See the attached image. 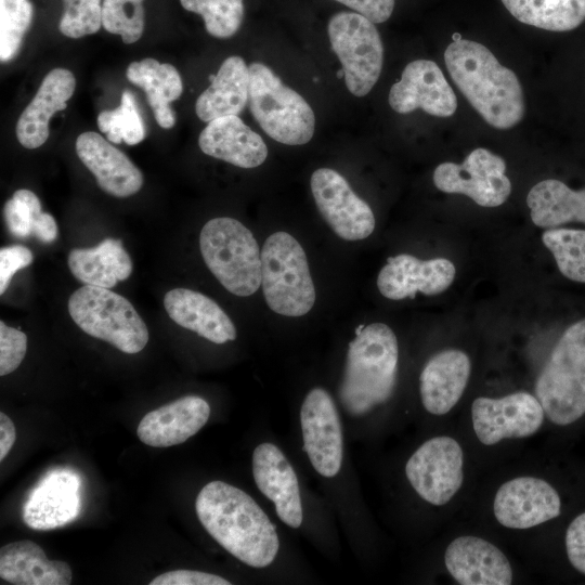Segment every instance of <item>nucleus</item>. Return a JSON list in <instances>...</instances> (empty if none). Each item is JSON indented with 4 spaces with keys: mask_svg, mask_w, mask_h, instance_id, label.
<instances>
[{
    "mask_svg": "<svg viewBox=\"0 0 585 585\" xmlns=\"http://www.w3.org/2000/svg\"><path fill=\"white\" fill-rule=\"evenodd\" d=\"M0 577L14 585H68L73 572L67 562L48 559L38 544L23 540L0 548Z\"/></svg>",
    "mask_w": 585,
    "mask_h": 585,
    "instance_id": "nucleus-27",
    "label": "nucleus"
},
{
    "mask_svg": "<svg viewBox=\"0 0 585 585\" xmlns=\"http://www.w3.org/2000/svg\"><path fill=\"white\" fill-rule=\"evenodd\" d=\"M67 264L81 283L104 288L127 280L133 268L121 240L114 238H106L93 248L73 249Z\"/></svg>",
    "mask_w": 585,
    "mask_h": 585,
    "instance_id": "nucleus-29",
    "label": "nucleus"
},
{
    "mask_svg": "<svg viewBox=\"0 0 585 585\" xmlns=\"http://www.w3.org/2000/svg\"><path fill=\"white\" fill-rule=\"evenodd\" d=\"M252 474L259 491L275 505L278 518L297 529L302 506L297 474L283 452L273 443L259 444L252 454Z\"/></svg>",
    "mask_w": 585,
    "mask_h": 585,
    "instance_id": "nucleus-18",
    "label": "nucleus"
},
{
    "mask_svg": "<svg viewBox=\"0 0 585 585\" xmlns=\"http://www.w3.org/2000/svg\"><path fill=\"white\" fill-rule=\"evenodd\" d=\"M30 249L23 245H12L0 249V294H4L11 278L21 269L31 264Z\"/></svg>",
    "mask_w": 585,
    "mask_h": 585,
    "instance_id": "nucleus-41",
    "label": "nucleus"
},
{
    "mask_svg": "<svg viewBox=\"0 0 585 585\" xmlns=\"http://www.w3.org/2000/svg\"><path fill=\"white\" fill-rule=\"evenodd\" d=\"M261 261V287L268 307L288 317L309 313L316 292L300 243L287 232H275L263 244Z\"/></svg>",
    "mask_w": 585,
    "mask_h": 585,
    "instance_id": "nucleus-6",
    "label": "nucleus"
},
{
    "mask_svg": "<svg viewBox=\"0 0 585 585\" xmlns=\"http://www.w3.org/2000/svg\"><path fill=\"white\" fill-rule=\"evenodd\" d=\"M542 242L564 277L585 284V230L547 229Z\"/></svg>",
    "mask_w": 585,
    "mask_h": 585,
    "instance_id": "nucleus-33",
    "label": "nucleus"
},
{
    "mask_svg": "<svg viewBox=\"0 0 585 585\" xmlns=\"http://www.w3.org/2000/svg\"><path fill=\"white\" fill-rule=\"evenodd\" d=\"M464 453L459 443L446 435L424 442L405 465L412 487L427 503H448L464 481Z\"/></svg>",
    "mask_w": 585,
    "mask_h": 585,
    "instance_id": "nucleus-11",
    "label": "nucleus"
},
{
    "mask_svg": "<svg viewBox=\"0 0 585 585\" xmlns=\"http://www.w3.org/2000/svg\"><path fill=\"white\" fill-rule=\"evenodd\" d=\"M526 204L531 220L538 227L585 224V188L574 191L559 180H543L530 190Z\"/></svg>",
    "mask_w": 585,
    "mask_h": 585,
    "instance_id": "nucleus-31",
    "label": "nucleus"
},
{
    "mask_svg": "<svg viewBox=\"0 0 585 585\" xmlns=\"http://www.w3.org/2000/svg\"><path fill=\"white\" fill-rule=\"evenodd\" d=\"M310 186L321 216L337 236L344 240H360L374 232L376 220L373 210L338 171L316 169L311 176Z\"/></svg>",
    "mask_w": 585,
    "mask_h": 585,
    "instance_id": "nucleus-13",
    "label": "nucleus"
},
{
    "mask_svg": "<svg viewBox=\"0 0 585 585\" xmlns=\"http://www.w3.org/2000/svg\"><path fill=\"white\" fill-rule=\"evenodd\" d=\"M211 84L196 100L197 117L206 122L229 115H238L249 96V67L240 56L223 61Z\"/></svg>",
    "mask_w": 585,
    "mask_h": 585,
    "instance_id": "nucleus-28",
    "label": "nucleus"
},
{
    "mask_svg": "<svg viewBox=\"0 0 585 585\" xmlns=\"http://www.w3.org/2000/svg\"><path fill=\"white\" fill-rule=\"evenodd\" d=\"M327 32L348 90L355 96L366 95L377 82L384 62L376 26L359 13L343 11L332 16Z\"/></svg>",
    "mask_w": 585,
    "mask_h": 585,
    "instance_id": "nucleus-9",
    "label": "nucleus"
},
{
    "mask_svg": "<svg viewBox=\"0 0 585 585\" xmlns=\"http://www.w3.org/2000/svg\"><path fill=\"white\" fill-rule=\"evenodd\" d=\"M70 317L86 334L123 353L134 354L147 344L150 334L131 302L109 288L83 285L67 303Z\"/></svg>",
    "mask_w": 585,
    "mask_h": 585,
    "instance_id": "nucleus-8",
    "label": "nucleus"
},
{
    "mask_svg": "<svg viewBox=\"0 0 585 585\" xmlns=\"http://www.w3.org/2000/svg\"><path fill=\"white\" fill-rule=\"evenodd\" d=\"M231 582L212 573L174 570L154 577L150 585H230Z\"/></svg>",
    "mask_w": 585,
    "mask_h": 585,
    "instance_id": "nucleus-42",
    "label": "nucleus"
},
{
    "mask_svg": "<svg viewBox=\"0 0 585 585\" xmlns=\"http://www.w3.org/2000/svg\"><path fill=\"white\" fill-rule=\"evenodd\" d=\"M41 212L39 198L26 188L15 191L3 208L6 227L16 237L32 234L34 221Z\"/></svg>",
    "mask_w": 585,
    "mask_h": 585,
    "instance_id": "nucleus-39",
    "label": "nucleus"
},
{
    "mask_svg": "<svg viewBox=\"0 0 585 585\" xmlns=\"http://www.w3.org/2000/svg\"><path fill=\"white\" fill-rule=\"evenodd\" d=\"M373 23H384L392 14L395 0H336Z\"/></svg>",
    "mask_w": 585,
    "mask_h": 585,
    "instance_id": "nucleus-44",
    "label": "nucleus"
},
{
    "mask_svg": "<svg viewBox=\"0 0 585 585\" xmlns=\"http://www.w3.org/2000/svg\"><path fill=\"white\" fill-rule=\"evenodd\" d=\"M444 62L452 80L490 126L506 130L521 121L525 104L520 81L486 47L456 39L447 46Z\"/></svg>",
    "mask_w": 585,
    "mask_h": 585,
    "instance_id": "nucleus-2",
    "label": "nucleus"
},
{
    "mask_svg": "<svg viewBox=\"0 0 585 585\" xmlns=\"http://www.w3.org/2000/svg\"><path fill=\"white\" fill-rule=\"evenodd\" d=\"M75 147L81 162L107 194L125 198L141 190L144 182L141 170L101 134L83 132L77 138Z\"/></svg>",
    "mask_w": 585,
    "mask_h": 585,
    "instance_id": "nucleus-20",
    "label": "nucleus"
},
{
    "mask_svg": "<svg viewBox=\"0 0 585 585\" xmlns=\"http://www.w3.org/2000/svg\"><path fill=\"white\" fill-rule=\"evenodd\" d=\"M535 396L555 425H570L585 414V318L556 342L536 378Z\"/></svg>",
    "mask_w": 585,
    "mask_h": 585,
    "instance_id": "nucleus-4",
    "label": "nucleus"
},
{
    "mask_svg": "<svg viewBox=\"0 0 585 585\" xmlns=\"http://www.w3.org/2000/svg\"><path fill=\"white\" fill-rule=\"evenodd\" d=\"M248 103L255 120L273 140L303 145L312 139L315 116L311 106L264 64L249 66Z\"/></svg>",
    "mask_w": 585,
    "mask_h": 585,
    "instance_id": "nucleus-7",
    "label": "nucleus"
},
{
    "mask_svg": "<svg viewBox=\"0 0 585 585\" xmlns=\"http://www.w3.org/2000/svg\"><path fill=\"white\" fill-rule=\"evenodd\" d=\"M79 478L54 470L31 491L23 508L24 522L34 530H51L73 521L80 510Z\"/></svg>",
    "mask_w": 585,
    "mask_h": 585,
    "instance_id": "nucleus-22",
    "label": "nucleus"
},
{
    "mask_svg": "<svg viewBox=\"0 0 585 585\" xmlns=\"http://www.w3.org/2000/svg\"><path fill=\"white\" fill-rule=\"evenodd\" d=\"M470 372V359L461 350L446 349L430 358L419 377L425 410L433 415L448 413L461 398Z\"/></svg>",
    "mask_w": 585,
    "mask_h": 585,
    "instance_id": "nucleus-23",
    "label": "nucleus"
},
{
    "mask_svg": "<svg viewBox=\"0 0 585 585\" xmlns=\"http://www.w3.org/2000/svg\"><path fill=\"white\" fill-rule=\"evenodd\" d=\"M302 450L323 477H335L342 464L343 440L338 411L329 393L312 389L300 410Z\"/></svg>",
    "mask_w": 585,
    "mask_h": 585,
    "instance_id": "nucleus-14",
    "label": "nucleus"
},
{
    "mask_svg": "<svg viewBox=\"0 0 585 585\" xmlns=\"http://www.w3.org/2000/svg\"><path fill=\"white\" fill-rule=\"evenodd\" d=\"M144 21L143 0H103V27L110 34L120 35L126 44L141 38Z\"/></svg>",
    "mask_w": 585,
    "mask_h": 585,
    "instance_id": "nucleus-37",
    "label": "nucleus"
},
{
    "mask_svg": "<svg viewBox=\"0 0 585 585\" xmlns=\"http://www.w3.org/2000/svg\"><path fill=\"white\" fill-rule=\"evenodd\" d=\"M98 127L110 143L135 145L145 138V126L130 91L125 90L121 102L113 110H103L98 116Z\"/></svg>",
    "mask_w": 585,
    "mask_h": 585,
    "instance_id": "nucleus-34",
    "label": "nucleus"
},
{
    "mask_svg": "<svg viewBox=\"0 0 585 585\" xmlns=\"http://www.w3.org/2000/svg\"><path fill=\"white\" fill-rule=\"evenodd\" d=\"M337 77H338V78L343 77V70H342V68H341L340 70H338Z\"/></svg>",
    "mask_w": 585,
    "mask_h": 585,
    "instance_id": "nucleus-47",
    "label": "nucleus"
},
{
    "mask_svg": "<svg viewBox=\"0 0 585 585\" xmlns=\"http://www.w3.org/2000/svg\"><path fill=\"white\" fill-rule=\"evenodd\" d=\"M566 549L570 563L585 574V512L575 517L566 532Z\"/></svg>",
    "mask_w": 585,
    "mask_h": 585,
    "instance_id": "nucleus-43",
    "label": "nucleus"
},
{
    "mask_svg": "<svg viewBox=\"0 0 585 585\" xmlns=\"http://www.w3.org/2000/svg\"><path fill=\"white\" fill-rule=\"evenodd\" d=\"M399 347L393 330L384 323H372L356 330L350 341L339 399L354 416L368 413L387 402L395 388Z\"/></svg>",
    "mask_w": 585,
    "mask_h": 585,
    "instance_id": "nucleus-3",
    "label": "nucleus"
},
{
    "mask_svg": "<svg viewBox=\"0 0 585 585\" xmlns=\"http://www.w3.org/2000/svg\"><path fill=\"white\" fill-rule=\"evenodd\" d=\"M26 350V334L0 321V375L13 373L24 360Z\"/></svg>",
    "mask_w": 585,
    "mask_h": 585,
    "instance_id": "nucleus-40",
    "label": "nucleus"
},
{
    "mask_svg": "<svg viewBox=\"0 0 585 585\" xmlns=\"http://www.w3.org/2000/svg\"><path fill=\"white\" fill-rule=\"evenodd\" d=\"M126 77L144 90L157 123L164 129L172 128L176 117L170 103L178 100L183 91L178 69L171 64L146 57L130 63Z\"/></svg>",
    "mask_w": 585,
    "mask_h": 585,
    "instance_id": "nucleus-30",
    "label": "nucleus"
},
{
    "mask_svg": "<svg viewBox=\"0 0 585 585\" xmlns=\"http://www.w3.org/2000/svg\"><path fill=\"white\" fill-rule=\"evenodd\" d=\"M198 145L204 154L245 169L259 167L268 157L263 139L236 115L209 121Z\"/></svg>",
    "mask_w": 585,
    "mask_h": 585,
    "instance_id": "nucleus-24",
    "label": "nucleus"
},
{
    "mask_svg": "<svg viewBox=\"0 0 585 585\" xmlns=\"http://www.w3.org/2000/svg\"><path fill=\"white\" fill-rule=\"evenodd\" d=\"M210 406L197 395H186L145 414L136 428L141 442L153 447L181 444L208 421Z\"/></svg>",
    "mask_w": 585,
    "mask_h": 585,
    "instance_id": "nucleus-21",
    "label": "nucleus"
},
{
    "mask_svg": "<svg viewBox=\"0 0 585 585\" xmlns=\"http://www.w3.org/2000/svg\"><path fill=\"white\" fill-rule=\"evenodd\" d=\"M391 108L408 114L418 108L435 117H451L457 108L456 95L437 63L416 60L408 63L388 96Z\"/></svg>",
    "mask_w": 585,
    "mask_h": 585,
    "instance_id": "nucleus-16",
    "label": "nucleus"
},
{
    "mask_svg": "<svg viewBox=\"0 0 585 585\" xmlns=\"http://www.w3.org/2000/svg\"><path fill=\"white\" fill-rule=\"evenodd\" d=\"M195 510L210 536L239 561L253 568L274 561L280 548L275 526L240 489L211 481L198 493Z\"/></svg>",
    "mask_w": 585,
    "mask_h": 585,
    "instance_id": "nucleus-1",
    "label": "nucleus"
},
{
    "mask_svg": "<svg viewBox=\"0 0 585 585\" xmlns=\"http://www.w3.org/2000/svg\"><path fill=\"white\" fill-rule=\"evenodd\" d=\"M64 13L58 24L60 31L78 39L95 34L102 25L101 0H63Z\"/></svg>",
    "mask_w": 585,
    "mask_h": 585,
    "instance_id": "nucleus-38",
    "label": "nucleus"
},
{
    "mask_svg": "<svg viewBox=\"0 0 585 585\" xmlns=\"http://www.w3.org/2000/svg\"><path fill=\"white\" fill-rule=\"evenodd\" d=\"M75 88V76L66 68H54L46 75L16 122L15 133L24 147L34 150L48 140L51 117L66 108Z\"/></svg>",
    "mask_w": 585,
    "mask_h": 585,
    "instance_id": "nucleus-25",
    "label": "nucleus"
},
{
    "mask_svg": "<svg viewBox=\"0 0 585 585\" xmlns=\"http://www.w3.org/2000/svg\"><path fill=\"white\" fill-rule=\"evenodd\" d=\"M29 0H0V60L9 62L20 51L32 20Z\"/></svg>",
    "mask_w": 585,
    "mask_h": 585,
    "instance_id": "nucleus-36",
    "label": "nucleus"
},
{
    "mask_svg": "<svg viewBox=\"0 0 585 585\" xmlns=\"http://www.w3.org/2000/svg\"><path fill=\"white\" fill-rule=\"evenodd\" d=\"M560 511L558 492L535 477H518L503 483L493 502L496 520L509 529L536 526L557 518Z\"/></svg>",
    "mask_w": 585,
    "mask_h": 585,
    "instance_id": "nucleus-15",
    "label": "nucleus"
},
{
    "mask_svg": "<svg viewBox=\"0 0 585 585\" xmlns=\"http://www.w3.org/2000/svg\"><path fill=\"white\" fill-rule=\"evenodd\" d=\"M505 171L506 162L500 156L479 147L461 164H440L432 179L441 192L466 195L482 207H497L511 193V182Z\"/></svg>",
    "mask_w": 585,
    "mask_h": 585,
    "instance_id": "nucleus-10",
    "label": "nucleus"
},
{
    "mask_svg": "<svg viewBox=\"0 0 585 585\" xmlns=\"http://www.w3.org/2000/svg\"><path fill=\"white\" fill-rule=\"evenodd\" d=\"M164 307L178 325L213 343L236 339V327L230 316L202 292L187 288L171 289L164 297Z\"/></svg>",
    "mask_w": 585,
    "mask_h": 585,
    "instance_id": "nucleus-26",
    "label": "nucleus"
},
{
    "mask_svg": "<svg viewBox=\"0 0 585 585\" xmlns=\"http://www.w3.org/2000/svg\"><path fill=\"white\" fill-rule=\"evenodd\" d=\"M544 417L538 399L525 391L497 399L479 396L471 405L473 430L484 445L530 437L538 431Z\"/></svg>",
    "mask_w": 585,
    "mask_h": 585,
    "instance_id": "nucleus-12",
    "label": "nucleus"
},
{
    "mask_svg": "<svg viewBox=\"0 0 585 585\" xmlns=\"http://www.w3.org/2000/svg\"><path fill=\"white\" fill-rule=\"evenodd\" d=\"M444 562L461 585H509L512 570L505 554L478 536H459L446 547Z\"/></svg>",
    "mask_w": 585,
    "mask_h": 585,
    "instance_id": "nucleus-19",
    "label": "nucleus"
},
{
    "mask_svg": "<svg viewBox=\"0 0 585 585\" xmlns=\"http://www.w3.org/2000/svg\"><path fill=\"white\" fill-rule=\"evenodd\" d=\"M456 268L446 258L421 260L408 253L390 257L377 276L379 292L390 300L414 298L417 292L434 296L453 283Z\"/></svg>",
    "mask_w": 585,
    "mask_h": 585,
    "instance_id": "nucleus-17",
    "label": "nucleus"
},
{
    "mask_svg": "<svg viewBox=\"0 0 585 585\" xmlns=\"http://www.w3.org/2000/svg\"><path fill=\"white\" fill-rule=\"evenodd\" d=\"M16 439V431L13 421L3 412L0 413V461L4 459L11 451Z\"/></svg>",
    "mask_w": 585,
    "mask_h": 585,
    "instance_id": "nucleus-46",
    "label": "nucleus"
},
{
    "mask_svg": "<svg viewBox=\"0 0 585 585\" xmlns=\"http://www.w3.org/2000/svg\"><path fill=\"white\" fill-rule=\"evenodd\" d=\"M199 248L204 262L229 292L248 297L261 286V250L251 231L238 220L219 217L207 221Z\"/></svg>",
    "mask_w": 585,
    "mask_h": 585,
    "instance_id": "nucleus-5",
    "label": "nucleus"
},
{
    "mask_svg": "<svg viewBox=\"0 0 585 585\" xmlns=\"http://www.w3.org/2000/svg\"><path fill=\"white\" fill-rule=\"evenodd\" d=\"M181 5L202 15L206 30L216 38H230L240 27L243 0H180Z\"/></svg>",
    "mask_w": 585,
    "mask_h": 585,
    "instance_id": "nucleus-35",
    "label": "nucleus"
},
{
    "mask_svg": "<svg viewBox=\"0 0 585 585\" xmlns=\"http://www.w3.org/2000/svg\"><path fill=\"white\" fill-rule=\"evenodd\" d=\"M519 22L550 31H568L585 21V0H502Z\"/></svg>",
    "mask_w": 585,
    "mask_h": 585,
    "instance_id": "nucleus-32",
    "label": "nucleus"
},
{
    "mask_svg": "<svg viewBox=\"0 0 585 585\" xmlns=\"http://www.w3.org/2000/svg\"><path fill=\"white\" fill-rule=\"evenodd\" d=\"M32 234L44 244L54 242L57 237L58 229L53 216L42 211L34 221Z\"/></svg>",
    "mask_w": 585,
    "mask_h": 585,
    "instance_id": "nucleus-45",
    "label": "nucleus"
}]
</instances>
